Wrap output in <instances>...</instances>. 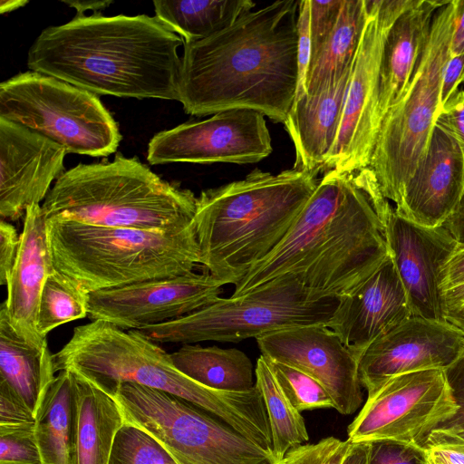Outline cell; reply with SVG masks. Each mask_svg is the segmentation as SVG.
<instances>
[{"label":"cell","mask_w":464,"mask_h":464,"mask_svg":"<svg viewBox=\"0 0 464 464\" xmlns=\"http://www.w3.org/2000/svg\"><path fill=\"white\" fill-rule=\"evenodd\" d=\"M424 447L396 440L372 441L370 464H428Z\"/></svg>","instance_id":"cell-38"},{"label":"cell","mask_w":464,"mask_h":464,"mask_svg":"<svg viewBox=\"0 0 464 464\" xmlns=\"http://www.w3.org/2000/svg\"><path fill=\"white\" fill-rule=\"evenodd\" d=\"M444 318L464 332V285L441 292Z\"/></svg>","instance_id":"cell-47"},{"label":"cell","mask_w":464,"mask_h":464,"mask_svg":"<svg viewBox=\"0 0 464 464\" xmlns=\"http://www.w3.org/2000/svg\"><path fill=\"white\" fill-rule=\"evenodd\" d=\"M428 457H429L428 464H443L442 462H440V460H438L437 459H435L434 457H432L429 454H428Z\"/></svg>","instance_id":"cell-52"},{"label":"cell","mask_w":464,"mask_h":464,"mask_svg":"<svg viewBox=\"0 0 464 464\" xmlns=\"http://www.w3.org/2000/svg\"><path fill=\"white\" fill-rule=\"evenodd\" d=\"M69 371V370H68ZM73 377L75 464H108L125 420L115 400L83 375Z\"/></svg>","instance_id":"cell-25"},{"label":"cell","mask_w":464,"mask_h":464,"mask_svg":"<svg viewBox=\"0 0 464 464\" xmlns=\"http://www.w3.org/2000/svg\"><path fill=\"white\" fill-rule=\"evenodd\" d=\"M424 448L443 464H464V435L452 428L434 430Z\"/></svg>","instance_id":"cell-39"},{"label":"cell","mask_w":464,"mask_h":464,"mask_svg":"<svg viewBox=\"0 0 464 464\" xmlns=\"http://www.w3.org/2000/svg\"><path fill=\"white\" fill-rule=\"evenodd\" d=\"M255 375L266 410L273 454L280 461L289 450L309 440L304 420L283 392L263 355L256 361Z\"/></svg>","instance_id":"cell-31"},{"label":"cell","mask_w":464,"mask_h":464,"mask_svg":"<svg viewBox=\"0 0 464 464\" xmlns=\"http://www.w3.org/2000/svg\"><path fill=\"white\" fill-rule=\"evenodd\" d=\"M444 371L458 410L440 428H452L464 435V355Z\"/></svg>","instance_id":"cell-43"},{"label":"cell","mask_w":464,"mask_h":464,"mask_svg":"<svg viewBox=\"0 0 464 464\" xmlns=\"http://www.w3.org/2000/svg\"><path fill=\"white\" fill-rule=\"evenodd\" d=\"M36 417L21 398L0 381V427L34 425Z\"/></svg>","instance_id":"cell-41"},{"label":"cell","mask_w":464,"mask_h":464,"mask_svg":"<svg viewBox=\"0 0 464 464\" xmlns=\"http://www.w3.org/2000/svg\"><path fill=\"white\" fill-rule=\"evenodd\" d=\"M368 16V0H343L338 22L311 61L306 91L314 94L339 78L353 62Z\"/></svg>","instance_id":"cell-30"},{"label":"cell","mask_w":464,"mask_h":464,"mask_svg":"<svg viewBox=\"0 0 464 464\" xmlns=\"http://www.w3.org/2000/svg\"><path fill=\"white\" fill-rule=\"evenodd\" d=\"M256 340L266 359L294 366L318 381L339 413L349 415L361 406L358 360L326 325L284 329Z\"/></svg>","instance_id":"cell-17"},{"label":"cell","mask_w":464,"mask_h":464,"mask_svg":"<svg viewBox=\"0 0 464 464\" xmlns=\"http://www.w3.org/2000/svg\"><path fill=\"white\" fill-rule=\"evenodd\" d=\"M353 62L339 78L294 102L284 122L295 150L294 169L322 171L336 138Z\"/></svg>","instance_id":"cell-23"},{"label":"cell","mask_w":464,"mask_h":464,"mask_svg":"<svg viewBox=\"0 0 464 464\" xmlns=\"http://www.w3.org/2000/svg\"><path fill=\"white\" fill-rule=\"evenodd\" d=\"M318 171L255 169L203 190L192 220L200 266L236 285L285 237L318 185Z\"/></svg>","instance_id":"cell-5"},{"label":"cell","mask_w":464,"mask_h":464,"mask_svg":"<svg viewBox=\"0 0 464 464\" xmlns=\"http://www.w3.org/2000/svg\"><path fill=\"white\" fill-rule=\"evenodd\" d=\"M412 0H368L336 138L322 171L354 173L370 165L379 128L376 109L382 51L388 33Z\"/></svg>","instance_id":"cell-11"},{"label":"cell","mask_w":464,"mask_h":464,"mask_svg":"<svg viewBox=\"0 0 464 464\" xmlns=\"http://www.w3.org/2000/svg\"><path fill=\"white\" fill-rule=\"evenodd\" d=\"M343 3V0H310L311 61L319 53L334 31Z\"/></svg>","instance_id":"cell-37"},{"label":"cell","mask_w":464,"mask_h":464,"mask_svg":"<svg viewBox=\"0 0 464 464\" xmlns=\"http://www.w3.org/2000/svg\"><path fill=\"white\" fill-rule=\"evenodd\" d=\"M181 45L156 16L96 13L44 29L27 66L96 95L179 102Z\"/></svg>","instance_id":"cell-3"},{"label":"cell","mask_w":464,"mask_h":464,"mask_svg":"<svg viewBox=\"0 0 464 464\" xmlns=\"http://www.w3.org/2000/svg\"><path fill=\"white\" fill-rule=\"evenodd\" d=\"M138 330H123L103 321L76 326L70 340L53 353L54 372H76L110 391L137 383L183 399L224 421L238 433L269 449L271 430L256 385L246 392L204 386L179 372L160 346Z\"/></svg>","instance_id":"cell-4"},{"label":"cell","mask_w":464,"mask_h":464,"mask_svg":"<svg viewBox=\"0 0 464 464\" xmlns=\"http://www.w3.org/2000/svg\"><path fill=\"white\" fill-rule=\"evenodd\" d=\"M461 285H464V244L459 243L440 268L439 286L441 293Z\"/></svg>","instance_id":"cell-45"},{"label":"cell","mask_w":464,"mask_h":464,"mask_svg":"<svg viewBox=\"0 0 464 464\" xmlns=\"http://www.w3.org/2000/svg\"><path fill=\"white\" fill-rule=\"evenodd\" d=\"M197 197L137 158L78 164L54 182L42 205L46 218L87 225L171 231L192 224Z\"/></svg>","instance_id":"cell-6"},{"label":"cell","mask_w":464,"mask_h":464,"mask_svg":"<svg viewBox=\"0 0 464 464\" xmlns=\"http://www.w3.org/2000/svg\"><path fill=\"white\" fill-rule=\"evenodd\" d=\"M155 16L184 44L199 41L228 27L256 6L251 0L153 1Z\"/></svg>","instance_id":"cell-29"},{"label":"cell","mask_w":464,"mask_h":464,"mask_svg":"<svg viewBox=\"0 0 464 464\" xmlns=\"http://www.w3.org/2000/svg\"><path fill=\"white\" fill-rule=\"evenodd\" d=\"M463 82L464 54L450 56L442 73L439 109L459 91Z\"/></svg>","instance_id":"cell-46"},{"label":"cell","mask_w":464,"mask_h":464,"mask_svg":"<svg viewBox=\"0 0 464 464\" xmlns=\"http://www.w3.org/2000/svg\"><path fill=\"white\" fill-rule=\"evenodd\" d=\"M53 354L22 338L0 310V381L5 382L35 417L53 382Z\"/></svg>","instance_id":"cell-26"},{"label":"cell","mask_w":464,"mask_h":464,"mask_svg":"<svg viewBox=\"0 0 464 464\" xmlns=\"http://www.w3.org/2000/svg\"><path fill=\"white\" fill-rule=\"evenodd\" d=\"M272 151L265 115L254 110L234 109L160 131L149 142L147 160L151 165L247 164L260 161Z\"/></svg>","instance_id":"cell-13"},{"label":"cell","mask_w":464,"mask_h":464,"mask_svg":"<svg viewBox=\"0 0 464 464\" xmlns=\"http://www.w3.org/2000/svg\"><path fill=\"white\" fill-rule=\"evenodd\" d=\"M0 117L50 139L67 153L107 157L121 140L98 95L34 71L1 82Z\"/></svg>","instance_id":"cell-10"},{"label":"cell","mask_w":464,"mask_h":464,"mask_svg":"<svg viewBox=\"0 0 464 464\" xmlns=\"http://www.w3.org/2000/svg\"><path fill=\"white\" fill-rule=\"evenodd\" d=\"M372 194L389 255L406 290L412 315L446 321L439 276L459 242L444 227H423L399 216L377 186L372 188Z\"/></svg>","instance_id":"cell-16"},{"label":"cell","mask_w":464,"mask_h":464,"mask_svg":"<svg viewBox=\"0 0 464 464\" xmlns=\"http://www.w3.org/2000/svg\"><path fill=\"white\" fill-rule=\"evenodd\" d=\"M372 442H351L341 464H370Z\"/></svg>","instance_id":"cell-49"},{"label":"cell","mask_w":464,"mask_h":464,"mask_svg":"<svg viewBox=\"0 0 464 464\" xmlns=\"http://www.w3.org/2000/svg\"><path fill=\"white\" fill-rule=\"evenodd\" d=\"M108 464H177L149 433L124 422L116 434Z\"/></svg>","instance_id":"cell-34"},{"label":"cell","mask_w":464,"mask_h":464,"mask_svg":"<svg viewBox=\"0 0 464 464\" xmlns=\"http://www.w3.org/2000/svg\"><path fill=\"white\" fill-rule=\"evenodd\" d=\"M46 233L54 270L85 295L185 275L200 266L193 224L150 231L46 218Z\"/></svg>","instance_id":"cell-7"},{"label":"cell","mask_w":464,"mask_h":464,"mask_svg":"<svg viewBox=\"0 0 464 464\" xmlns=\"http://www.w3.org/2000/svg\"><path fill=\"white\" fill-rule=\"evenodd\" d=\"M435 123L450 134L464 152V90L439 109Z\"/></svg>","instance_id":"cell-42"},{"label":"cell","mask_w":464,"mask_h":464,"mask_svg":"<svg viewBox=\"0 0 464 464\" xmlns=\"http://www.w3.org/2000/svg\"><path fill=\"white\" fill-rule=\"evenodd\" d=\"M463 194L464 152L454 138L435 123L428 151L394 206L395 212L423 227H442Z\"/></svg>","instance_id":"cell-21"},{"label":"cell","mask_w":464,"mask_h":464,"mask_svg":"<svg viewBox=\"0 0 464 464\" xmlns=\"http://www.w3.org/2000/svg\"><path fill=\"white\" fill-rule=\"evenodd\" d=\"M266 360L283 392L300 412L334 408L329 393L314 378L294 366Z\"/></svg>","instance_id":"cell-33"},{"label":"cell","mask_w":464,"mask_h":464,"mask_svg":"<svg viewBox=\"0 0 464 464\" xmlns=\"http://www.w3.org/2000/svg\"><path fill=\"white\" fill-rule=\"evenodd\" d=\"M53 271L46 218L42 206L34 204L24 214L18 256L1 307L15 332L39 348L47 346L46 338L37 331L40 296L47 276Z\"/></svg>","instance_id":"cell-22"},{"label":"cell","mask_w":464,"mask_h":464,"mask_svg":"<svg viewBox=\"0 0 464 464\" xmlns=\"http://www.w3.org/2000/svg\"><path fill=\"white\" fill-rule=\"evenodd\" d=\"M144 430L177 464H278L273 453L176 396L154 405Z\"/></svg>","instance_id":"cell-14"},{"label":"cell","mask_w":464,"mask_h":464,"mask_svg":"<svg viewBox=\"0 0 464 464\" xmlns=\"http://www.w3.org/2000/svg\"><path fill=\"white\" fill-rule=\"evenodd\" d=\"M170 357L179 372L208 388L246 392L256 385L252 362L236 348L189 343L183 344Z\"/></svg>","instance_id":"cell-28"},{"label":"cell","mask_w":464,"mask_h":464,"mask_svg":"<svg viewBox=\"0 0 464 464\" xmlns=\"http://www.w3.org/2000/svg\"><path fill=\"white\" fill-rule=\"evenodd\" d=\"M455 17L450 56L464 54V0H455Z\"/></svg>","instance_id":"cell-48"},{"label":"cell","mask_w":464,"mask_h":464,"mask_svg":"<svg viewBox=\"0 0 464 464\" xmlns=\"http://www.w3.org/2000/svg\"><path fill=\"white\" fill-rule=\"evenodd\" d=\"M70 7H73L77 12V16L85 15L86 11H98L108 7L112 1H87V0H64L62 1Z\"/></svg>","instance_id":"cell-50"},{"label":"cell","mask_w":464,"mask_h":464,"mask_svg":"<svg viewBox=\"0 0 464 464\" xmlns=\"http://www.w3.org/2000/svg\"><path fill=\"white\" fill-rule=\"evenodd\" d=\"M20 247V235L9 222L0 221V285H7Z\"/></svg>","instance_id":"cell-44"},{"label":"cell","mask_w":464,"mask_h":464,"mask_svg":"<svg viewBox=\"0 0 464 464\" xmlns=\"http://www.w3.org/2000/svg\"><path fill=\"white\" fill-rule=\"evenodd\" d=\"M299 1L274 2L184 44L179 102L185 112L248 109L284 124L297 89Z\"/></svg>","instance_id":"cell-2"},{"label":"cell","mask_w":464,"mask_h":464,"mask_svg":"<svg viewBox=\"0 0 464 464\" xmlns=\"http://www.w3.org/2000/svg\"><path fill=\"white\" fill-rule=\"evenodd\" d=\"M297 35L298 82L295 101L307 93L306 78L311 61L310 0L299 1Z\"/></svg>","instance_id":"cell-40"},{"label":"cell","mask_w":464,"mask_h":464,"mask_svg":"<svg viewBox=\"0 0 464 464\" xmlns=\"http://www.w3.org/2000/svg\"><path fill=\"white\" fill-rule=\"evenodd\" d=\"M28 4L27 0H2L0 4V13L2 14L12 12Z\"/></svg>","instance_id":"cell-51"},{"label":"cell","mask_w":464,"mask_h":464,"mask_svg":"<svg viewBox=\"0 0 464 464\" xmlns=\"http://www.w3.org/2000/svg\"><path fill=\"white\" fill-rule=\"evenodd\" d=\"M43 464H75V407L71 371L59 372L36 417Z\"/></svg>","instance_id":"cell-27"},{"label":"cell","mask_w":464,"mask_h":464,"mask_svg":"<svg viewBox=\"0 0 464 464\" xmlns=\"http://www.w3.org/2000/svg\"><path fill=\"white\" fill-rule=\"evenodd\" d=\"M225 284L205 271L148 280L87 295L92 321L110 323L123 330L175 320L202 309L220 296Z\"/></svg>","instance_id":"cell-15"},{"label":"cell","mask_w":464,"mask_h":464,"mask_svg":"<svg viewBox=\"0 0 464 464\" xmlns=\"http://www.w3.org/2000/svg\"><path fill=\"white\" fill-rule=\"evenodd\" d=\"M65 149L0 117V216L17 220L40 204L64 171Z\"/></svg>","instance_id":"cell-19"},{"label":"cell","mask_w":464,"mask_h":464,"mask_svg":"<svg viewBox=\"0 0 464 464\" xmlns=\"http://www.w3.org/2000/svg\"><path fill=\"white\" fill-rule=\"evenodd\" d=\"M366 169L324 172L283 241L235 285L231 296L274 281L298 282L315 301L355 290L388 256Z\"/></svg>","instance_id":"cell-1"},{"label":"cell","mask_w":464,"mask_h":464,"mask_svg":"<svg viewBox=\"0 0 464 464\" xmlns=\"http://www.w3.org/2000/svg\"><path fill=\"white\" fill-rule=\"evenodd\" d=\"M85 316H88L87 295L76 289L54 270L47 276L40 296L37 316L39 334L46 338L54 328Z\"/></svg>","instance_id":"cell-32"},{"label":"cell","mask_w":464,"mask_h":464,"mask_svg":"<svg viewBox=\"0 0 464 464\" xmlns=\"http://www.w3.org/2000/svg\"><path fill=\"white\" fill-rule=\"evenodd\" d=\"M34 429L0 427V464H43Z\"/></svg>","instance_id":"cell-35"},{"label":"cell","mask_w":464,"mask_h":464,"mask_svg":"<svg viewBox=\"0 0 464 464\" xmlns=\"http://www.w3.org/2000/svg\"><path fill=\"white\" fill-rule=\"evenodd\" d=\"M349 445L348 440L327 437L292 449L278 464H341Z\"/></svg>","instance_id":"cell-36"},{"label":"cell","mask_w":464,"mask_h":464,"mask_svg":"<svg viewBox=\"0 0 464 464\" xmlns=\"http://www.w3.org/2000/svg\"><path fill=\"white\" fill-rule=\"evenodd\" d=\"M448 0H412L385 40L380 70L376 121L380 130L388 111L401 99L429 38L437 10Z\"/></svg>","instance_id":"cell-24"},{"label":"cell","mask_w":464,"mask_h":464,"mask_svg":"<svg viewBox=\"0 0 464 464\" xmlns=\"http://www.w3.org/2000/svg\"><path fill=\"white\" fill-rule=\"evenodd\" d=\"M411 316L406 290L388 255L355 290L338 298L326 326L359 361L371 343Z\"/></svg>","instance_id":"cell-20"},{"label":"cell","mask_w":464,"mask_h":464,"mask_svg":"<svg viewBox=\"0 0 464 464\" xmlns=\"http://www.w3.org/2000/svg\"><path fill=\"white\" fill-rule=\"evenodd\" d=\"M457 410L444 370L399 374L368 393L347 428V440H396L424 447L430 434Z\"/></svg>","instance_id":"cell-12"},{"label":"cell","mask_w":464,"mask_h":464,"mask_svg":"<svg viewBox=\"0 0 464 464\" xmlns=\"http://www.w3.org/2000/svg\"><path fill=\"white\" fill-rule=\"evenodd\" d=\"M337 304L338 298L315 301L298 282L281 279L138 331L157 343H238L284 329L327 325Z\"/></svg>","instance_id":"cell-9"},{"label":"cell","mask_w":464,"mask_h":464,"mask_svg":"<svg viewBox=\"0 0 464 464\" xmlns=\"http://www.w3.org/2000/svg\"><path fill=\"white\" fill-rule=\"evenodd\" d=\"M464 355V332L447 321L411 316L379 337L358 361L361 384L371 392L390 378L445 370Z\"/></svg>","instance_id":"cell-18"},{"label":"cell","mask_w":464,"mask_h":464,"mask_svg":"<svg viewBox=\"0 0 464 464\" xmlns=\"http://www.w3.org/2000/svg\"><path fill=\"white\" fill-rule=\"evenodd\" d=\"M455 7V0H448L437 10L411 82L384 116L376 138L368 168L383 198L394 206L430 146L450 58Z\"/></svg>","instance_id":"cell-8"}]
</instances>
